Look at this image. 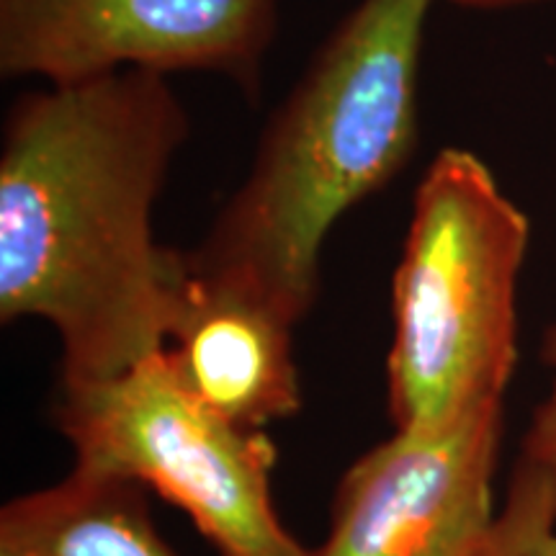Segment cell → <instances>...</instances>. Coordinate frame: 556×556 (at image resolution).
<instances>
[{
  "instance_id": "6da1fadb",
  "label": "cell",
  "mask_w": 556,
  "mask_h": 556,
  "mask_svg": "<svg viewBox=\"0 0 556 556\" xmlns=\"http://www.w3.org/2000/svg\"><path fill=\"white\" fill-rule=\"evenodd\" d=\"M191 119L168 75L116 70L11 103L0 139V323L58 332L62 377L106 379L168 348L189 250L155 204Z\"/></svg>"
},
{
  "instance_id": "7a4b0ae2",
  "label": "cell",
  "mask_w": 556,
  "mask_h": 556,
  "mask_svg": "<svg viewBox=\"0 0 556 556\" xmlns=\"http://www.w3.org/2000/svg\"><path fill=\"white\" fill-rule=\"evenodd\" d=\"M433 0H358L261 131L193 270L232 278L291 323L315 307L343 214L387 189L417 148V83Z\"/></svg>"
},
{
  "instance_id": "3957f363",
  "label": "cell",
  "mask_w": 556,
  "mask_h": 556,
  "mask_svg": "<svg viewBox=\"0 0 556 556\" xmlns=\"http://www.w3.org/2000/svg\"><path fill=\"white\" fill-rule=\"evenodd\" d=\"M528 242L531 222L482 157L443 148L430 160L392 278L394 430H443L503 407L518 361Z\"/></svg>"
},
{
  "instance_id": "277c9868",
  "label": "cell",
  "mask_w": 556,
  "mask_h": 556,
  "mask_svg": "<svg viewBox=\"0 0 556 556\" xmlns=\"http://www.w3.org/2000/svg\"><path fill=\"white\" fill-rule=\"evenodd\" d=\"M52 422L73 448L75 469L155 490L217 556H312L274 505V441L201 405L168 348L116 377H62Z\"/></svg>"
},
{
  "instance_id": "5b68a950",
  "label": "cell",
  "mask_w": 556,
  "mask_h": 556,
  "mask_svg": "<svg viewBox=\"0 0 556 556\" xmlns=\"http://www.w3.org/2000/svg\"><path fill=\"white\" fill-rule=\"evenodd\" d=\"M278 0H0L3 78L208 73L261 101Z\"/></svg>"
},
{
  "instance_id": "8992f818",
  "label": "cell",
  "mask_w": 556,
  "mask_h": 556,
  "mask_svg": "<svg viewBox=\"0 0 556 556\" xmlns=\"http://www.w3.org/2000/svg\"><path fill=\"white\" fill-rule=\"evenodd\" d=\"M503 407L443 430H394L340 479L312 556H475L490 531Z\"/></svg>"
},
{
  "instance_id": "52a82bcc",
  "label": "cell",
  "mask_w": 556,
  "mask_h": 556,
  "mask_svg": "<svg viewBox=\"0 0 556 556\" xmlns=\"http://www.w3.org/2000/svg\"><path fill=\"white\" fill-rule=\"evenodd\" d=\"M296 328L242 283L191 268L168 356L201 405L235 426L263 430L302 409Z\"/></svg>"
},
{
  "instance_id": "ba28073f",
  "label": "cell",
  "mask_w": 556,
  "mask_h": 556,
  "mask_svg": "<svg viewBox=\"0 0 556 556\" xmlns=\"http://www.w3.org/2000/svg\"><path fill=\"white\" fill-rule=\"evenodd\" d=\"M144 486L75 469L0 510L9 556H176L150 516Z\"/></svg>"
},
{
  "instance_id": "9c48e42d",
  "label": "cell",
  "mask_w": 556,
  "mask_h": 556,
  "mask_svg": "<svg viewBox=\"0 0 556 556\" xmlns=\"http://www.w3.org/2000/svg\"><path fill=\"white\" fill-rule=\"evenodd\" d=\"M475 556H556V482L544 467L520 458Z\"/></svg>"
},
{
  "instance_id": "30bf717a",
  "label": "cell",
  "mask_w": 556,
  "mask_h": 556,
  "mask_svg": "<svg viewBox=\"0 0 556 556\" xmlns=\"http://www.w3.org/2000/svg\"><path fill=\"white\" fill-rule=\"evenodd\" d=\"M523 456L544 467L556 482V384L533 413L531 428L523 441Z\"/></svg>"
},
{
  "instance_id": "8fae6325",
  "label": "cell",
  "mask_w": 556,
  "mask_h": 556,
  "mask_svg": "<svg viewBox=\"0 0 556 556\" xmlns=\"http://www.w3.org/2000/svg\"><path fill=\"white\" fill-rule=\"evenodd\" d=\"M438 3V0H433ZM443 3L458 5V9H477V11H497V9H516V5L541 3V0H443Z\"/></svg>"
},
{
  "instance_id": "7c38bea8",
  "label": "cell",
  "mask_w": 556,
  "mask_h": 556,
  "mask_svg": "<svg viewBox=\"0 0 556 556\" xmlns=\"http://www.w3.org/2000/svg\"><path fill=\"white\" fill-rule=\"evenodd\" d=\"M541 358H544L548 366L556 368V323H552L544 330V340H541Z\"/></svg>"
},
{
  "instance_id": "4fadbf2b",
  "label": "cell",
  "mask_w": 556,
  "mask_h": 556,
  "mask_svg": "<svg viewBox=\"0 0 556 556\" xmlns=\"http://www.w3.org/2000/svg\"><path fill=\"white\" fill-rule=\"evenodd\" d=\"M0 556H9V554H3V552H0Z\"/></svg>"
}]
</instances>
